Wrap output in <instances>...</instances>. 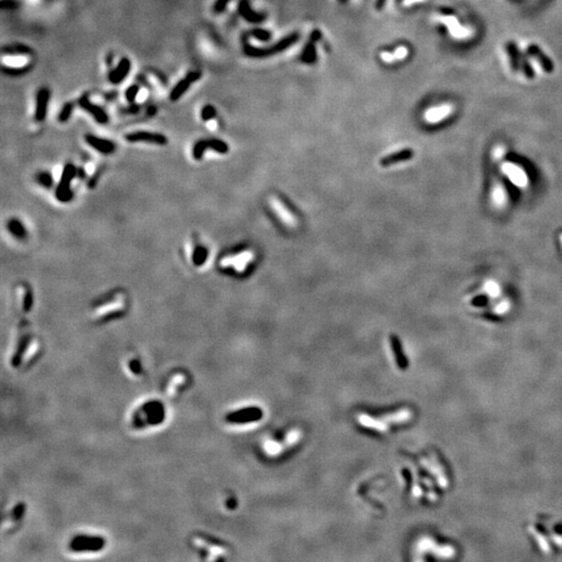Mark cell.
Instances as JSON below:
<instances>
[{"label":"cell","mask_w":562,"mask_h":562,"mask_svg":"<svg viewBox=\"0 0 562 562\" xmlns=\"http://www.w3.org/2000/svg\"><path fill=\"white\" fill-rule=\"evenodd\" d=\"M206 149L215 150L219 153H226L228 151V146L221 140H200L196 143L194 148H193V157L199 161V159L202 158Z\"/></svg>","instance_id":"277c9868"},{"label":"cell","mask_w":562,"mask_h":562,"mask_svg":"<svg viewBox=\"0 0 562 562\" xmlns=\"http://www.w3.org/2000/svg\"><path fill=\"white\" fill-rule=\"evenodd\" d=\"M528 52L531 56H533L534 58L538 60V62L540 64V66L542 67V69L546 71L547 73L552 72L554 70V65H553V62L551 58H549L542 50L538 46V45H530L528 47Z\"/></svg>","instance_id":"2e32d148"},{"label":"cell","mask_w":562,"mask_h":562,"mask_svg":"<svg viewBox=\"0 0 562 562\" xmlns=\"http://www.w3.org/2000/svg\"><path fill=\"white\" fill-rule=\"evenodd\" d=\"M507 51L509 53L511 65H513V67L515 70L519 69V67H521V65L523 63H522L521 54H519L517 47L513 43H509V44H507Z\"/></svg>","instance_id":"d6986e66"},{"label":"cell","mask_w":562,"mask_h":562,"mask_svg":"<svg viewBox=\"0 0 562 562\" xmlns=\"http://www.w3.org/2000/svg\"><path fill=\"white\" fill-rule=\"evenodd\" d=\"M7 230L18 240H23L26 238V230H25L23 224L18 219H11L7 222Z\"/></svg>","instance_id":"ac0fdd59"},{"label":"cell","mask_w":562,"mask_h":562,"mask_svg":"<svg viewBox=\"0 0 562 562\" xmlns=\"http://www.w3.org/2000/svg\"><path fill=\"white\" fill-rule=\"evenodd\" d=\"M72 112H73V104L70 103V102H69V103H66V104L63 106L62 110H61L60 114H58V116H57L58 122L66 123L67 121H68V120L70 119V117H71V115H72Z\"/></svg>","instance_id":"7402d4cb"},{"label":"cell","mask_w":562,"mask_h":562,"mask_svg":"<svg viewBox=\"0 0 562 562\" xmlns=\"http://www.w3.org/2000/svg\"><path fill=\"white\" fill-rule=\"evenodd\" d=\"M50 98V92L47 88L41 89L37 94V101H36V111H35V119L38 122H43L46 118L47 115V107L48 101Z\"/></svg>","instance_id":"8fae6325"},{"label":"cell","mask_w":562,"mask_h":562,"mask_svg":"<svg viewBox=\"0 0 562 562\" xmlns=\"http://www.w3.org/2000/svg\"><path fill=\"white\" fill-rule=\"evenodd\" d=\"M300 433L298 430L290 431L287 436H285L284 440L277 441V440H268L265 443V450L268 455L270 456H277L285 449L292 447L299 440Z\"/></svg>","instance_id":"3957f363"},{"label":"cell","mask_w":562,"mask_h":562,"mask_svg":"<svg viewBox=\"0 0 562 562\" xmlns=\"http://www.w3.org/2000/svg\"><path fill=\"white\" fill-rule=\"evenodd\" d=\"M412 417V413L408 409H402L398 412L383 415L378 417H374L368 415H359V423L366 428L377 432H387L393 425H399L407 422Z\"/></svg>","instance_id":"6da1fadb"},{"label":"cell","mask_w":562,"mask_h":562,"mask_svg":"<svg viewBox=\"0 0 562 562\" xmlns=\"http://www.w3.org/2000/svg\"><path fill=\"white\" fill-rule=\"evenodd\" d=\"M508 307H509L508 303H506V302H504V303H501V304L498 306L497 312H498L499 314H503V313L506 312V310L508 309Z\"/></svg>","instance_id":"4dcf8cb0"},{"label":"cell","mask_w":562,"mask_h":562,"mask_svg":"<svg viewBox=\"0 0 562 562\" xmlns=\"http://www.w3.org/2000/svg\"><path fill=\"white\" fill-rule=\"evenodd\" d=\"M37 181L41 184V186H43L46 189L51 188V186H52L51 175L47 172H40L37 175Z\"/></svg>","instance_id":"cb8c5ba5"},{"label":"cell","mask_w":562,"mask_h":562,"mask_svg":"<svg viewBox=\"0 0 562 562\" xmlns=\"http://www.w3.org/2000/svg\"><path fill=\"white\" fill-rule=\"evenodd\" d=\"M75 175H76V169H75V167L72 164L66 165L62 174L61 182L56 189V198L63 203L69 202L73 197L71 191V182L72 179L75 177Z\"/></svg>","instance_id":"7a4b0ae2"},{"label":"cell","mask_w":562,"mask_h":562,"mask_svg":"<svg viewBox=\"0 0 562 562\" xmlns=\"http://www.w3.org/2000/svg\"><path fill=\"white\" fill-rule=\"evenodd\" d=\"M391 346L393 349V352H395L396 354V358H397V362L399 364L400 367H404L405 366V359L403 356V352H402V348H401V343L398 341V339H396L395 337L391 338Z\"/></svg>","instance_id":"44dd1931"},{"label":"cell","mask_w":562,"mask_h":562,"mask_svg":"<svg viewBox=\"0 0 562 562\" xmlns=\"http://www.w3.org/2000/svg\"><path fill=\"white\" fill-rule=\"evenodd\" d=\"M216 116V110L213 105H205L201 111V119L203 121H211Z\"/></svg>","instance_id":"d4e9b609"},{"label":"cell","mask_w":562,"mask_h":562,"mask_svg":"<svg viewBox=\"0 0 562 562\" xmlns=\"http://www.w3.org/2000/svg\"><path fill=\"white\" fill-rule=\"evenodd\" d=\"M139 91H140L139 87L135 85V86H130V87L126 90V92H125V98H126V100H127V101H128L129 103L135 102V100H136L137 97H138Z\"/></svg>","instance_id":"484cf974"},{"label":"cell","mask_w":562,"mask_h":562,"mask_svg":"<svg viewBox=\"0 0 562 562\" xmlns=\"http://www.w3.org/2000/svg\"><path fill=\"white\" fill-rule=\"evenodd\" d=\"M3 62L4 64L8 65V66H14V67H21L24 64H26V58L25 57H5L3 58Z\"/></svg>","instance_id":"4316f807"},{"label":"cell","mask_w":562,"mask_h":562,"mask_svg":"<svg viewBox=\"0 0 562 562\" xmlns=\"http://www.w3.org/2000/svg\"><path fill=\"white\" fill-rule=\"evenodd\" d=\"M254 253L252 251H244L236 255H230L223 258L221 261V266L223 268L233 267L238 272L243 273L247 269L248 265L253 261Z\"/></svg>","instance_id":"5b68a950"},{"label":"cell","mask_w":562,"mask_h":562,"mask_svg":"<svg viewBox=\"0 0 562 562\" xmlns=\"http://www.w3.org/2000/svg\"><path fill=\"white\" fill-rule=\"evenodd\" d=\"M270 204L274 209V212H276V214H277V216L280 218L281 221L285 225H288L289 227H295L297 225L296 217L289 211V208L285 206L277 197L275 196L271 197Z\"/></svg>","instance_id":"9c48e42d"},{"label":"cell","mask_w":562,"mask_h":562,"mask_svg":"<svg viewBox=\"0 0 562 562\" xmlns=\"http://www.w3.org/2000/svg\"><path fill=\"white\" fill-rule=\"evenodd\" d=\"M208 256L207 249L203 246H198L193 252V264L197 267L204 265Z\"/></svg>","instance_id":"ffe728a7"},{"label":"cell","mask_w":562,"mask_h":562,"mask_svg":"<svg viewBox=\"0 0 562 562\" xmlns=\"http://www.w3.org/2000/svg\"><path fill=\"white\" fill-rule=\"evenodd\" d=\"M504 196H505L504 191H503L502 189H498V190L496 191V193H494V199H496L497 202L500 203V204L503 202V200L505 199Z\"/></svg>","instance_id":"f546056e"},{"label":"cell","mask_w":562,"mask_h":562,"mask_svg":"<svg viewBox=\"0 0 562 562\" xmlns=\"http://www.w3.org/2000/svg\"><path fill=\"white\" fill-rule=\"evenodd\" d=\"M485 291L486 293H489V296L491 297H497L499 293H500V289H499V285L494 282V281H489L486 283L485 285Z\"/></svg>","instance_id":"83f0119b"},{"label":"cell","mask_w":562,"mask_h":562,"mask_svg":"<svg viewBox=\"0 0 562 562\" xmlns=\"http://www.w3.org/2000/svg\"><path fill=\"white\" fill-rule=\"evenodd\" d=\"M85 140L90 147L95 149L98 152L102 154H111L116 149V146L112 141L98 138L93 135H87L85 137Z\"/></svg>","instance_id":"7c38bea8"},{"label":"cell","mask_w":562,"mask_h":562,"mask_svg":"<svg viewBox=\"0 0 562 562\" xmlns=\"http://www.w3.org/2000/svg\"><path fill=\"white\" fill-rule=\"evenodd\" d=\"M32 303H33V299H32L31 292L29 290H27L24 293V300H23V309L25 310V312H28V310L31 309Z\"/></svg>","instance_id":"f1b7e54d"},{"label":"cell","mask_w":562,"mask_h":562,"mask_svg":"<svg viewBox=\"0 0 562 562\" xmlns=\"http://www.w3.org/2000/svg\"><path fill=\"white\" fill-rule=\"evenodd\" d=\"M413 151L410 149H406L403 151H400V152L397 153H393V154H390L388 156H385L381 159V166L383 167H387L390 165H393V164H397L399 162H403V161H407V159L412 158L413 157Z\"/></svg>","instance_id":"e0dca14e"},{"label":"cell","mask_w":562,"mask_h":562,"mask_svg":"<svg viewBox=\"0 0 562 562\" xmlns=\"http://www.w3.org/2000/svg\"><path fill=\"white\" fill-rule=\"evenodd\" d=\"M79 105L82 110L87 111L92 117H93L97 123L106 124L108 122V116L106 115L103 108L95 105L94 103H92L90 101L88 95L81 96V98L79 99Z\"/></svg>","instance_id":"ba28073f"},{"label":"cell","mask_w":562,"mask_h":562,"mask_svg":"<svg viewBox=\"0 0 562 562\" xmlns=\"http://www.w3.org/2000/svg\"><path fill=\"white\" fill-rule=\"evenodd\" d=\"M129 143H138V142H144V143H151V144L156 145H166L168 143V139L161 133L156 132H149V131H136L128 133L124 138Z\"/></svg>","instance_id":"8992f818"},{"label":"cell","mask_w":562,"mask_h":562,"mask_svg":"<svg viewBox=\"0 0 562 562\" xmlns=\"http://www.w3.org/2000/svg\"><path fill=\"white\" fill-rule=\"evenodd\" d=\"M130 68H131V63L128 58L127 57L122 58L118 66H117V68L108 74V79H110V81L114 83V85L122 82L123 79L128 75Z\"/></svg>","instance_id":"5bb4252c"},{"label":"cell","mask_w":562,"mask_h":562,"mask_svg":"<svg viewBox=\"0 0 562 562\" xmlns=\"http://www.w3.org/2000/svg\"><path fill=\"white\" fill-rule=\"evenodd\" d=\"M503 172L506 174L507 177H509L510 181L514 183L515 186L517 187H525L527 184L528 178H527V175L525 173V171L523 169H521L518 166L513 165V164H507L504 167H503Z\"/></svg>","instance_id":"4fadbf2b"},{"label":"cell","mask_w":562,"mask_h":562,"mask_svg":"<svg viewBox=\"0 0 562 562\" xmlns=\"http://www.w3.org/2000/svg\"><path fill=\"white\" fill-rule=\"evenodd\" d=\"M201 77V73L197 72V71H193L187 74V76L182 78L180 81L177 82V85H176L170 93V100L171 101H177V100L186 93V92L189 90L190 86L192 85L193 82L197 81L199 78Z\"/></svg>","instance_id":"52a82bcc"},{"label":"cell","mask_w":562,"mask_h":562,"mask_svg":"<svg viewBox=\"0 0 562 562\" xmlns=\"http://www.w3.org/2000/svg\"><path fill=\"white\" fill-rule=\"evenodd\" d=\"M71 547L73 551H98L103 547V541L98 538H91L89 536H78L77 538H74Z\"/></svg>","instance_id":"30bf717a"},{"label":"cell","mask_w":562,"mask_h":562,"mask_svg":"<svg viewBox=\"0 0 562 562\" xmlns=\"http://www.w3.org/2000/svg\"><path fill=\"white\" fill-rule=\"evenodd\" d=\"M261 417V412L256 408H247L240 410V412L232 414L228 416V420L231 423H247L253 422Z\"/></svg>","instance_id":"9a60e30c"},{"label":"cell","mask_w":562,"mask_h":562,"mask_svg":"<svg viewBox=\"0 0 562 562\" xmlns=\"http://www.w3.org/2000/svg\"><path fill=\"white\" fill-rule=\"evenodd\" d=\"M447 108H438V110H432L427 114V120L429 122H438L439 120L442 119L444 116H447Z\"/></svg>","instance_id":"603a6c76"}]
</instances>
